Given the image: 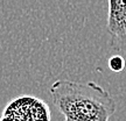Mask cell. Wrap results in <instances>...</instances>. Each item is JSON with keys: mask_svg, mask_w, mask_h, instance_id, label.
<instances>
[{"mask_svg": "<svg viewBox=\"0 0 126 121\" xmlns=\"http://www.w3.org/2000/svg\"><path fill=\"white\" fill-rule=\"evenodd\" d=\"M49 92L64 121H109L116 112L114 99L94 81L59 79Z\"/></svg>", "mask_w": 126, "mask_h": 121, "instance_id": "1", "label": "cell"}, {"mask_svg": "<svg viewBox=\"0 0 126 121\" xmlns=\"http://www.w3.org/2000/svg\"><path fill=\"white\" fill-rule=\"evenodd\" d=\"M0 121H50V109L45 100L22 95L9 101Z\"/></svg>", "mask_w": 126, "mask_h": 121, "instance_id": "2", "label": "cell"}, {"mask_svg": "<svg viewBox=\"0 0 126 121\" xmlns=\"http://www.w3.org/2000/svg\"><path fill=\"white\" fill-rule=\"evenodd\" d=\"M109 12L106 31L110 45L126 54V0H108Z\"/></svg>", "mask_w": 126, "mask_h": 121, "instance_id": "3", "label": "cell"}, {"mask_svg": "<svg viewBox=\"0 0 126 121\" xmlns=\"http://www.w3.org/2000/svg\"><path fill=\"white\" fill-rule=\"evenodd\" d=\"M125 59L120 55H114L109 59V67L113 72H122L125 69Z\"/></svg>", "mask_w": 126, "mask_h": 121, "instance_id": "4", "label": "cell"}]
</instances>
